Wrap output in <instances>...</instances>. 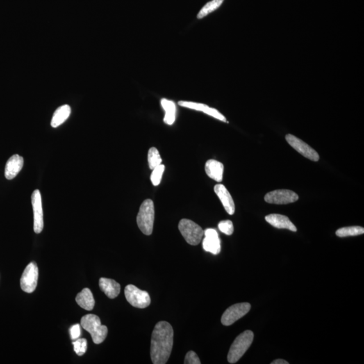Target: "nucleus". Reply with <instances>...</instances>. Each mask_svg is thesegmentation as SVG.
Segmentation results:
<instances>
[{
	"label": "nucleus",
	"instance_id": "f257e3e1",
	"mask_svg": "<svg viewBox=\"0 0 364 364\" xmlns=\"http://www.w3.org/2000/svg\"><path fill=\"white\" fill-rule=\"evenodd\" d=\"M174 345V329L169 322L160 321L155 326L151 342V360L154 364L168 361Z\"/></svg>",
	"mask_w": 364,
	"mask_h": 364
},
{
	"label": "nucleus",
	"instance_id": "f03ea898",
	"mask_svg": "<svg viewBox=\"0 0 364 364\" xmlns=\"http://www.w3.org/2000/svg\"><path fill=\"white\" fill-rule=\"evenodd\" d=\"M80 324L85 331L91 334L95 344H101L108 336V327L101 324V320L97 315H85L82 318Z\"/></svg>",
	"mask_w": 364,
	"mask_h": 364
},
{
	"label": "nucleus",
	"instance_id": "7ed1b4c3",
	"mask_svg": "<svg viewBox=\"0 0 364 364\" xmlns=\"http://www.w3.org/2000/svg\"><path fill=\"white\" fill-rule=\"evenodd\" d=\"M254 340V333L251 331H246L235 339L230 347L228 360L230 364H235L240 360L244 353L250 347Z\"/></svg>",
	"mask_w": 364,
	"mask_h": 364
},
{
	"label": "nucleus",
	"instance_id": "20e7f679",
	"mask_svg": "<svg viewBox=\"0 0 364 364\" xmlns=\"http://www.w3.org/2000/svg\"><path fill=\"white\" fill-rule=\"evenodd\" d=\"M136 221L139 229L144 235L152 234L155 221V206L152 200L146 199L142 203Z\"/></svg>",
	"mask_w": 364,
	"mask_h": 364
},
{
	"label": "nucleus",
	"instance_id": "39448f33",
	"mask_svg": "<svg viewBox=\"0 0 364 364\" xmlns=\"http://www.w3.org/2000/svg\"><path fill=\"white\" fill-rule=\"evenodd\" d=\"M178 228L186 242L192 246L200 244L204 235V231L201 227L189 219H182L178 225Z\"/></svg>",
	"mask_w": 364,
	"mask_h": 364
},
{
	"label": "nucleus",
	"instance_id": "423d86ee",
	"mask_svg": "<svg viewBox=\"0 0 364 364\" xmlns=\"http://www.w3.org/2000/svg\"><path fill=\"white\" fill-rule=\"evenodd\" d=\"M125 296L130 304L135 308H146L151 304V297L146 291L140 290L134 285H128L124 290Z\"/></svg>",
	"mask_w": 364,
	"mask_h": 364
},
{
	"label": "nucleus",
	"instance_id": "0eeeda50",
	"mask_svg": "<svg viewBox=\"0 0 364 364\" xmlns=\"http://www.w3.org/2000/svg\"><path fill=\"white\" fill-rule=\"evenodd\" d=\"M39 269L36 262H31L24 269L21 279V289L24 292L33 293L36 290L38 282Z\"/></svg>",
	"mask_w": 364,
	"mask_h": 364
},
{
	"label": "nucleus",
	"instance_id": "6e6552de",
	"mask_svg": "<svg viewBox=\"0 0 364 364\" xmlns=\"http://www.w3.org/2000/svg\"><path fill=\"white\" fill-rule=\"evenodd\" d=\"M251 305L249 303H240L228 308L221 317V323L225 326H230L241 318L244 317L250 310Z\"/></svg>",
	"mask_w": 364,
	"mask_h": 364
},
{
	"label": "nucleus",
	"instance_id": "1a4fd4ad",
	"mask_svg": "<svg viewBox=\"0 0 364 364\" xmlns=\"http://www.w3.org/2000/svg\"><path fill=\"white\" fill-rule=\"evenodd\" d=\"M285 139L292 147L303 155L304 158L313 160V161H318L320 159L318 153L315 149H312L311 146L297 138L295 136L287 135L285 136Z\"/></svg>",
	"mask_w": 364,
	"mask_h": 364
},
{
	"label": "nucleus",
	"instance_id": "9d476101",
	"mask_svg": "<svg viewBox=\"0 0 364 364\" xmlns=\"http://www.w3.org/2000/svg\"><path fill=\"white\" fill-rule=\"evenodd\" d=\"M31 203L34 214V231L40 233L44 229V221L42 195L39 190H35L32 194Z\"/></svg>",
	"mask_w": 364,
	"mask_h": 364
},
{
	"label": "nucleus",
	"instance_id": "9b49d317",
	"mask_svg": "<svg viewBox=\"0 0 364 364\" xmlns=\"http://www.w3.org/2000/svg\"><path fill=\"white\" fill-rule=\"evenodd\" d=\"M299 199L296 192L289 190L272 191L266 194L265 201L270 204L287 205L295 203Z\"/></svg>",
	"mask_w": 364,
	"mask_h": 364
},
{
	"label": "nucleus",
	"instance_id": "f8f14e48",
	"mask_svg": "<svg viewBox=\"0 0 364 364\" xmlns=\"http://www.w3.org/2000/svg\"><path fill=\"white\" fill-rule=\"evenodd\" d=\"M205 237L203 242V249L212 254L217 255L221 251V240L218 233L214 229H206L204 231Z\"/></svg>",
	"mask_w": 364,
	"mask_h": 364
},
{
	"label": "nucleus",
	"instance_id": "ddd939ff",
	"mask_svg": "<svg viewBox=\"0 0 364 364\" xmlns=\"http://www.w3.org/2000/svg\"><path fill=\"white\" fill-rule=\"evenodd\" d=\"M178 104L180 106L183 107V108L200 111V112H203V113L206 114L207 115L212 116V117H215V118L219 119L220 121H224V122H226L227 121L226 117L224 115H222L218 110H216V109L210 108L208 105L203 104V103L181 101L178 102Z\"/></svg>",
	"mask_w": 364,
	"mask_h": 364
},
{
	"label": "nucleus",
	"instance_id": "4468645a",
	"mask_svg": "<svg viewBox=\"0 0 364 364\" xmlns=\"http://www.w3.org/2000/svg\"><path fill=\"white\" fill-rule=\"evenodd\" d=\"M214 190L224 205L227 212L229 215H233L235 210V203L228 189L225 185L219 183L215 185Z\"/></svg>",
	"mask_w": 364,
	"mask_h": 364
},
{
	"label": "nucleus",
	"instance_id": "2eb2a0df",
	"mask_svg": "<svg viewBox=\"0 0 364 364\" xmlns=\"http://www.w3.org/2000/svg\"><path fill=\"white\" fill-rule=\"evenodd\" d=\"M24 165V159L19 155H12L7 161L5 167V177L7 180H11L15 178Z\"/></svg>",
	"mask_w": 364,
	"mask_h": 364
},
{
	"label": "nucleus",
	"instance_id": "dca6fc26",
	"mask_svg": "<svg viewBox=\"0 0 364 364\" xmlns=\"http://www.w3.org/2000/svg\"><path fill=\"white\" fill-rule=\"evenodd\" d=\"M265 219L269 224L278 229H287L292 231H297L296 227L286 216L279 214H271L267 215Z\"/></svg>",
	"mask_w": 364,
	"mask_h": 364
},
{
	"label": "nucleus",
	"instance_id": "f3484780",
	"mask_svg": "<svg viewBox=\"0 0 364 364\" xmlns=\"http://www.w3.org/2000/svg\"><path fill=\"white\" fill-rule=\"evenodd\" d=\"M224 166L221 162L214 159L208 160L205 165V171L207 176L217 182L223 180Z\"/></svg>",
	"mask_w": 364,
	"mask_h": 364
},
{
	"label": "nucleus",
	"instance_id": "a211bd4d",
	"mask_svg": "<svg viewBox=\"0 0 364 364\" xmlns=\"http://www.w3.org/2000/svg\"><path fill=\"white\" fill-rule=\"evenodd\" d=\"M100 289L110 299H114L120 293L121 286L117 282L108 278H101L99 280Z\"/></svg>",
	"mask_w": 364,
	"mask_h": 364
},
{
	"label": "nucleus",
	"instance_id": "6ab92c4d",
	"mask_svg": "<svg viewBox=\"0 0 364 364\" xmlns=\"http://www.w3.org/2000/svg\"><path fill=\"white\" fill-rule=\"evenodd\" d=\"M76 303L82 308L88 311L93 309L94 306V299L92 292L89 288H85L82 290L76 297Z\"/></svg>",
	"mask_w": 364,
	"mask_h": 364
},
{
	"label": "nucleus",
	"instance_id": "aec40b11",
	"mask_svg": "<svg viewBox=\"0 0 364 364\" xmlns=\"http://www.w3.org/2000/svg\"><path fill=\"white\" fill-rule=\"evenodd\" d=\"M71 114V108L68 105H64L55 110L51 119V125L53 128H57L65 122Z\"/></svg>",
	"mask_w": 364,
	"mask_h": 364
},
{
	"label": "nucleus",
	"instance_id": "412c9836",
	"mask_svg": "<svg viewBox=\"0 0 364 364\" xmlns=\"http://www.w3.org/2000/svg\"><path fill=\"white\" fill-rule=\"evenodd\" d=\"M160 104L165 112V117L163 119L164 122L167 125L174 124L176 115V104L174 101L166 99H162L160 101Z\"/></svg>",
	"mask_w": 364,
	"mask_h": 364
},
{
	"label": "nucleus",
	"instance_id": "4be33fe9",
	"mask_svg": "<svg viewBox=\"0 0 364 364\" xmlns=\"http://www.w3.org/2000/svg\"><path fill=\"white\" fill-rule=\"evenodd\" d=\"M364 229L362 227L353 226L341 228L336 231V235L338 237H345L356 236V235L364 234Z\"/></svg>",
	"mask_w": 364,
	"mask_h": 364
},
{
	"label": "nucleus",
	"instance_id": "5701e85b",
	"mask_svg": "<svg viewBox=\"0 0 364 364\" xmlns=\"http://www.w3.org/2000/svg\"><path fill=\"white\" fill-rule=\"evenodd\" d=\"M224 0H212V1L207 3L201 9L199 13L198 14V19H203V18L206 17L208 14L215 11V10H217V8L221 6V5L222 4L223 2H224Z\"/></svg>",
	"mask_w": 364,
	"mask_h": 364
},
{
	"label": "nucleus",
	"instance_id": "b1692460",
	"mask_svg": "<svg viewBox=\"0 0 364 364\" xmlns=\"http://www.w3.org/2000/svg\"><path fill=\"white\" fill-rule=\"evenodd\" d=\"M148 162H149V168L152 170L161 164L162 159L156 148L152 147L149 149V153H148Z\"/></svg>",
	"mask_w": 364,
	"mask_h": 364
},
{
	"label": "nucleus",
	"instance_id": "393cba45",
	"mask_svg": "<svg viewBox=\"0 0 364 364\" xmlns=\"http://www.w3.org/2000/svg\"><path fill=\"white\" fill-rule=\"evenodd\" d=\"M165 171V165H160L155 167L154 169H153V172H152L151 176V180L152 183L155 186H158L159 185L160 182H161L162 176Z\"/></svg>",
	"mask_w": 364,
	"mask_h": 364
},
{
	"label": "nucleus",
	"instance_id": "a878e982",
	"mask_svg": "<svg viewBox=\"0 0 364 364\" xmlns=\"http://www.w3.org/2000/svg\"><path fill=\"white\" fill-rule=\"evenodd\" d=\"M74 345L75 353L78 356H82L86 353L87 349V341L85 339H79L72 342Z\"/></svg>",
	"mask_w": 364,
	"mask_h": 364
},
{
	"label": "nucleus",
	"instance_id": "bb28decb",
	"mask_svg": "<svg viewBox=\"0 0 364 364\" xmlns=\"http://www.w3.org/2000/svg\"><path fill=\"white\" fill-rule=\"evenodd\" d=\"M219 229L222 233L228 235L233 234L234 228L233 223L229 220L222 221L218 225Z\"/></svg>",
	"mask_w": 364,
	"mask_h": 364
},
{
	"label": "nucleus",
	"instance_id": "cd10ccee",
	"mask_svg": "<svg viewBox=\"0 0 364 364\" xmlns=\"http://www.w3.org/2000/svg\"><path fill=\"white\" fill-rule=\"evenodd\" d=\"M185 364H201V360L197 354L193 351H189L185 356Z\"/></svg>",
	"mask_w": 364,
	"mask_h": 364
},
{
	"label": "nucleus",
	"instance_id": "c85d7f7f",
	"mask_svg": "<svg viewBox=\"0 0 364 364\" xmlns=\"http://www.w3.org/2000/svg\"><path fill=\"white\" fill-rule=\"evenodd\" d=\"M69 333H70L71 339L72 340H78L80 336V334H81L80 324H76L71 326V328H69Z\"/></svg>",
	"mask_w": 364,
	"mask_h": 364
},
{
	"label": "nucleus",
	"instance_id": "c756f323",
	"mask_svg": "<svg viewBox=\"0 0 364 364\" xmlns=\"http://www.w3.org/2000/svg\"><path fill=\"white\" fill-rule=\"evenodd\" d=\"M271 364H289V362L285 361L284 360L279 359V360H276L273 361Z\"/></svg>",
	"mask_w": 364,
	"mask_h": 364
}]
</instances>
